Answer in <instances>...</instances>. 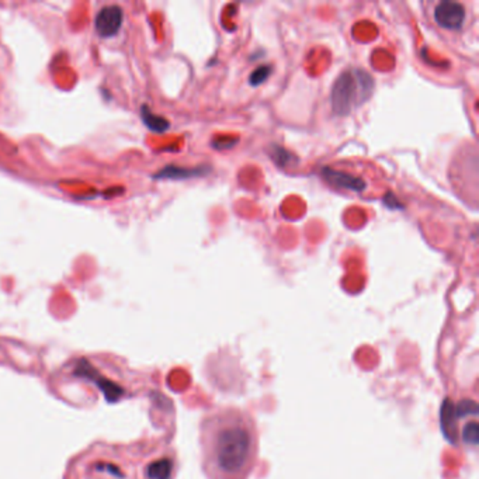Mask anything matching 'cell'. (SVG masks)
Masks as SVG:
<instances>
[{
	"label": "cell",
	"mask_w": 479,
	"mask_h": 479,
	"mask_svg": "<svg viewBox=\"0 0 479 479\" xmlns=\"http://www.w3.org/2000/svg\"><path fill=\"white\" fill-rule=\"evenodd\" d=\"M204 447L212 479H246L256 455L255 427L236 411L215 414L208 421Z\"/></svg>",
	"instance_id": "obj_1"
},
{
	"label": "cell",
	"mask_w": 479,
	"mask_h": 479,
	"mask_svg": "<svg viewBox=\"0 0 479 479\" xmlns=\"http://www.w3.org/2000/svg\"><path fill=\"white\" fill-rule=\"evenodd\" d=\"M372 77L363 69L345 70L332 88L331 103L336 116H347L364 104L374 92Z\"/></svg>",
	"instance_id": "obj_2"
},
{
	"label": "cell",
	"mask_w": 479,
	"mask_h": 479,
	"mask_svg": "<svg viewBox=\"0 0 479 479\" xmlns=\"http://www.w3.org/2000/svg\"><path fill=\"white\" fill-rule=\"evenodd\" d=\"M76 374L81 375L82 378L93 381L99 386V389L103 392L104 398L107 399L109 402H117L118 399L124 395V389L120 385H117L116 382L109 381L107 378L100 375L91 364H88L84 360L79 363V366L76 367Z\"/></svg>",
	"instance_id": "obj_3"
},
{
	"label": "cell",
	"mask_w": 479,
	"mask_h": 479,
	"mask_svg": "<svg viewBox=\"0 0 479 479\" xmlns=\"http://www.w3.org/2000/svg\"><path fill=\"white\" fill-rule=\"evenodd\" d=\"M434 20L443 29L457 30L465 20V9L457 2L444 0V2L437 5L434 10Z\"/></svg>",
	"instance_id": "obj_4"
},
{
	"label": "cell",
	"mask_w": 479,
	"mask_h": 479,
	"mask_svg": "<svg viewBox=\"0 0 479 479\" xmlns=\"http://www.w3.org/2000/svg\"><path fill=\"white\" fill-rule=\"evenodd\" d=\"M123 20H124V13L121 8L113 5V6L103 8L97 13L95 26H96L97 33L103 38H111L120 31L123 26Z\"/></svg>",
	"instance_id": "obj_5"
},
{
	"label": "cell",
	"mask_w": 479,
	"mask_h": 479,
	"mask_svg": "<svg viewBox=\"0 0 479 479\" xmlns=\"http://www.w3.org/2000/svg\"><path fill=\"white\" fill-rule=\"evenodd\" d=\"M322 176L329 184H332L336 189H345V190H352V191H357V193H360L366 189V183L361 179L352 176L349 173H345V172L331 169V168H324Z\"/></svg>",
	"instance_id": "obj_6"
},
{
	"label": "cell",
	"mask_w": 479,
	"mask_h": 479,
	"mask_svg": "<svg viewBox=\"0 0 479 479\" xmlns=\"http://www.w3.org/2000/svg\"><path fill=\"white\" fill-rule=\"evenodd\" d=\"M210 171L211 169L208 166H198V168H193V169L178 168V166H166L161 172H157L153 178L155 179H168V180H186V179H193V178L204 176Z\"/></svg>",
	"instance_id": "obj_7"
},
{
	"label": "cell",
	"mask_w": 479,
	"mask_h": 479,
	"mask_svg": "<svg viewBox=\"0 0 479 479\" xmlns=\"http://www.w3.org/2000/svg\"><path fill=\"white\" fill-rule=\"evenodd\" d=\"M173 471V462L168 458L153 461L146 468L148 479H171Z\"/></svg>",
	"instance_id": "obj_8"
},
{
	"label": "cell",
	"mask_w": 479,
	"mask_h": 479,
	"mask_svg": "<svg viewBox=\"0 0 479 479\" xmlns=\"http://www.w3.org/2000/svg\"><path fill=\"white\" fill-rule=\"evenodd\" d=\"M141 117L143 124L153 132H165L169 129V121L161 116H156L148 106H142Z\"/></svg>",
	"instance_id": "obj_9"
},
{
	"label": "cell",
	"mask_w": 479,
	"mask_h": 479,
	"mask_svg": "<svg viewBox=\"0 0 479 479\" xmlns=\"http://www.w3.org/2000/svg\"><path fill=\"white\" fill-rule=\"evenodd\" d=\"M270 156L274 161L276 165H278L280 168H287V166H292L297 162V157L294 155H291L287 149L278 146V145H273L270 149Z\"/></svg>",
	"instance_id": "obj_10"
},
{
	"label": "cell",
	"mask_w": 479,
	"mask_h": 479,
	"mask_svg": "<svg viewBox=\"0 0 479 479\" xmlns=\"http://www.w3.org/2000/svg\"><path fill=\"white\" fill-rule=\"evenodd\" d=\"M272 66H266V65H263V66H259L258 69H255L253 72H252V74H251V77H249V84L252 85V86H259V85H262V84H265L266 81H267V79H269V76L272 74Z\"/></svg>",
	"instance_id": "obj_11"
},
{
	"label": "cell",
	"mask_w": 479,
	"mask_h": 479,
	"mask_svg": "<svg viewBox=\"0 0 479 479\" xmlns=\"http://www.w3.org/2000/svg\"><path fill=\"white\" fill-rule=\"evenodd\" d=\"M464 441L468 443V444H478V425L475 422H471L468 423L465 427H464Z\"/></svg>",
	"instance_id": "obj_12"
},
{
	"label": "cell",
	"mask_w": 479,
	"mask_h": 479,
	"mask_svg": "<svg viewBox=\"0 0 479 479\" xmlns=\"http://www.w3.org/2000/svg\"><path fill=\"white\" fill-rule=\"evenodd\" d=\"M237 141H239L237 138L232 139L230 136H219L212 141V146L215 149H228V148H233V145H236Z\"/></svg>",
	"instance_id": "obj_13"
}]
</instances>
